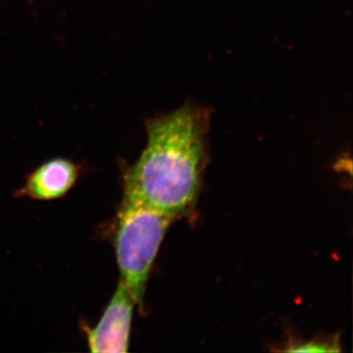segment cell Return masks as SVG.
<instances>
[{
    "mask_svg": "<svg viewBox=\"0 0 353 353\" xmlns=\"http://www.w3.org/2000/svg\"><path fill=\"white\" fill-rule=\"evenodd\" d=\"M211 109L196 102L148 120V143L124 174V194L174 220L196 205L208 159Z\"/></svg>",
    "mask_w": 353,
    "mask_h": 353,
    "instance_id": "cell-1",
    "label": "cell"
},
{
    "mask_svg": "<svg viewBox=\"0 0 353 353\" xmlns=\"http://www.w3.org/2000/svg\"><path fill=\"white\" fill-rule=\"evenodd\" d=\"M173 218L145 202L123 194L113 222L112 241L120 282L143 307L153 263Z\"/></svg>",
    "mask_w": 353,
    "mask_h": 353,
    "instance_id": "cell-2",
    "label": "cell"
},
{
    "mask_svg": "<svg viewBox=\"0 0 353 353\" xmlns=\"http://www.w3.org/2000/svg\"><path fill=\"white\" fill-rule=\"evenodd\" d=\"M134 305L137 304L129 290L119 281L99 323L94 328L87 325L83 327L90 352H128Z\"/></svg>",
    "mask_w": 353,
    "mask_h": 353,
    "instance_id": "cell-3",
    "label": "cell"
},
{
    "mask_svg": "<svg viewBox=\"0 0 353 353\" xmlns=\"http://www.w3.org/2000/svg\"><path fill=\"white\" fill-rule=\"evenodd\" d=\"M81 174L80 166L74 162L65 158H53L26 176L24 185L15 196L38 201H57L75 187Z\"/></svg>",
    "mask_w": 353,
    "mask_h": 353,
    "instance_id": "cell-4",
    "label": "cell"
},
{
    "mask_svg": "<svg viewBox=\"0 0 353 353\" xmlns=\"http://www.w3.org/2000/svg\"><path fill=\"white\" fill-rule=\"evenodd\" d=\"M338 340L334 339L333 341H312L308 343H296L292 345V347L287 350L288 352H338Z\"/></svg>",
    "mask_w": 353,
    "mask_h": 353,
    "instance_id": "cell-5",
    "label": "cell"
}]
</instances>
